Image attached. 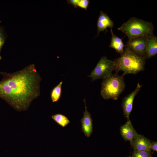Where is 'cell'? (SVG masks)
<instances>
[{"mask_svg":"<svg viewBox=\"0 0 157 157\" xmlns=\"http://www.w3.org/2000/svg\"><path fill=\"white\" fill-rule=\"evenodd\" d=\"M0 98L16 110L25 111L40 95L41 77L34 64L13 73L0 72Z\"/></svg>","mask_w":157,"mask_h":157,"instance_id":"obj_1","label":"cell"},{"mask_svg":"<svg viewBox=\"0 0 157 157\" xmlns=\"http://www.w3.org/2000/svg\"><path fill=\"white\" fill-rule=\"evenodd\" d=\"M114 61L115 72L122 71L123 73L122 75L123 76L129 74H136L145 69V58L137 56L126 47L121 56Z\"/></svg>","mask_w":157,"mask_h":157,"instance_id":"obj_2","label":"cell"},{"mask_svg":"<svg viewBox=\"0 0 157 157\" xmlns=\"http://www.w3.org/2000/svg\"><path fill=\"white\" fill-rule=\"evenodd\" d=\"M128 39L153 33L154 27L151 22L132 17L118 28Z\"/></svg>","mask_w":157,"mask_h":157,"instance_id":"obj_3","label":"cell"},{"mask_svg":"<svg viewBox=\"0 0 157 157\" xmlns=\"http://www.w3.org/2000/svg\"><path fill=\"white\" fill-rule=\"evenodd\" d=\"M126 87L124 76L115 73L103 79L101 83L100 94L104 99H118Z\"/></svg>","mask_w":157,"mask_h":157,"instance_id":"obj_4","label":"cell"},{"mask_svg":"<svg viewBox=\"0 0 157 157\" xmlns=\"http://www.w3.org/2000/svg\"><path fill=\"white\" fill-rule=\"evenodd\" d=\"M115 65V61L109 60L106 56H103L88 77L91 78L92 81L100 78L104 79L112 74Z\"/></svg>","mask_w":157,"mask_h":157,"instance_id":"obj_5","label":"cell"},{"mask_svg":"<svg viewBox=\"0 0 157 157\" xmlns=\"http://www.w3.org/2000/svg\"><path fill=\"white\" fill-rule=\"evenodd\" d=\"M146 36L128 39L126 47L137 56L145 58L147 44Z\"/></svg>","mask_w":157,"mask_h":157,"instance_id":"obj_6","label":"cell"},{"mask_svg":"<svg viewBox=\"0 0 157 157\" xmlns=\"http://www.w3.org/2000/svg\"><path fill=\"white\" fill-rule=\"evenodd\" d=\"M142 85L138 83L135 89L124 97L122 99V106L123 114L127 120L129 119V117L133 108V101L135 96L140 90Z\"/></svg>","mask_w":157,"mask_h":157,"instance_id":"obj_7","label":"cell"},{"mask_svg":"<svg viewBox=\"0 0 157 157\" xmlns=\"http://www.w3.org/2000/svg\"><path fill=\"white\" fill-rule=\"evenodd\" d=\"M83 101L85 104V110L83 113V117L81 120V129L85 136L89 138L93 132V120L91 114L87 110L85 99H84Z\"/></svg>","mask_w":157,"mask_h":157,"instance_id":"obj_8","label":"cell"},{"mask_svg":"<svg viewBox=\"0 0 157 157\" xmlns=\"http://www.w3.org/2000/svg\"><path fill=\"white\" fill-rule=\"evenodd\" d=\"M151 142L150 140L147 138L138 133L131 145L133 151H151Z\"/></svg>","mask_w":157,"mask_h":157,"instance_id":"obj_9","label":"cell"},{"mask_svg":"<svg viewBox=\"0 0 157 157\" xmlns=\"http://www.w3.org/2000/svg\"><path fill=\"white\" fill-rule=\"evenodd\" d=\"M120 132L122 136L125 141H129L131 145L134 138L138 133L129 119L127 120L126 122L121 126Z\"/></svg>","mask_w":157,"mask_h":157,"instance_id":"obj_10","label":"cell"},{"mask_svg":"<svg viewBox=\"0 0 157 157\" xmlns=\"http://www.w3.org/2000/svg\"><path fill=\"white\" fill-rule=\"evenodd\" d=\"M145 58L148 59L157 53V38L153 33L147 35Z\"/></svg>","mask_w":157,"mask_h":157,"instance_id":"obj_11","label":"cell"},{"mask_svg":"<svg viewBox=\"0 0 157 157\" xmlns=\"http://www.w3.org/2000/svg\"><path fill=\"white\" fill-rule=\"evenodd\" d=\"M114 26V22L106 13L101 11L97 23V35L105 30L106 31L107 28H112Z\"/></svg>","mask_w":157,"mask_h":157,"instance_id":"obj_12","label":"cell"},{"mask_svg":"<svg viewBox=\"0 0 157 157\" xmlns=\"http://www.w3.org/2000/svg\"><path fill=\"white\" fill-rule=\"evenodd\" d=\"M110 32L111 38L109 47L114 49L117 53L121 54L124 51L125 46L122 39L114 34L112 28H110Z\"/></svg>","mask_w":157,"mask_h":157,"instance_id":"obj_13","label":"cell"},{"mask_svg":"<svg viewBox=\"0 0 157 157\" xmlns=\"http://www.w3.org/2000/svg\"><path fill=\"white\" fill-rule=\"evenodd\" d=\"M51 117L58 124L63 128L65 127L70 122L65 116L61 114L53 115Z\"/></svg>","mask_w":157,"mask_h":157,"instance_id":"obj_14","label":"cell"},{"mask_svg":"<svg viewBox=\"0 0 157 157\" xmlns=\"http://www.w3.org/2000/svg\"><path fill=\"white\" fill-rule=\"evenodd\" d=\"M63 81H61L52 90L51 93V98L53 102H57L60 99L61 95Z\"/></svg>","mask_w":157,"mask_h":157,"instance_id":"obj_15","label":"cell"},{"mask_svg":"<svg viewBox=\"0 0 157 157\" xmlns=\"http://www.w3.org/2000/svg\"><path fill=\"white\" fill-rule=\"evenodd\" d=\"M129 157H151V151H133Z\"/></svg>","mask_w":157,"mask_h":157,"instance_id":"obj_16","label":"cell"},{"mask_svg":"<svg viewBox=\"0 0 157 157\" xmlns=\"http://www.w3.org/2000/svg\"><path fill=\"white\" fill-rule=\"evenodd\" d=\"M6 38L3 29L0 26V60L2 59V58L1 56V52L2 47L4 43Z\"/></svg>","mask_w":157,"mask_h":157,"instance_id":"obj_17","label":"cell"},{"mask_svg":"<svg viewBox=\"0 0 157 157\" xmlns=\"http://www.w3.org/2000/svg\"><path fill=\"white\" fill-rule=\"evenodd\" d=\"M89 3L90 1L89 0H80L78 5V7L87 10Z\"/></svg>","mask_w":157,"mask_h":157,"instance_id":"obj_18","label":"cell"},{"mask_svg":"<svg viewBox=\"0 0 157 157\" xmlns=\"http://www.w3.org/2000/svg\"><path fill=\"white\" fill-rule=\"evenodd\" d=\"M80 0H67V3L72 5L75 8H78V5Z\"/></svg>","mask_w":157,"mask_h":157,"instance_id":"obj_19","label":"cell"},{"mask_svg":"<svg viewBox=\"0 0 157 157\" xmlns=\"http://www.w3.org/2000/svg\"><path fill=\"white\" fill-rule=\"evenodd\" d=\"M151 150L153 151H157V142L152 141L151 142Z\"/></svg>","mask_w":157,"mask_h":157,"instance_id":"obj_20","label":"cell"},{"mask_svg":"<svg viewBox=\"0 0 157 157\" xmlns=\"http://www.w3.org/2000/svg\"></svg>","mask_w":157,"mask_h":157,"instance_id":"obj_21","label":"cell"}]
</instances>
